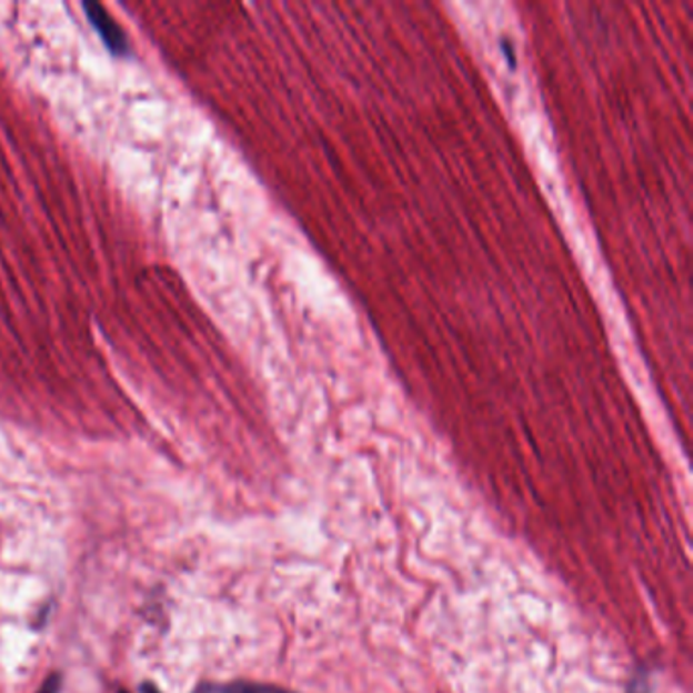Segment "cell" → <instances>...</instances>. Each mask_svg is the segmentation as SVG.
Listing matches in <instances>:
<instances>
[{"label":"cell","mask_w":693,"mask_h":693,"mask_svg":"<svg viewBox=\"0 0 693 693\" xmlns=\"http://www.w3.org/2000/svg\"><path fill=\"white\" fill-rule=\"evenodd\" d=\"M141 693H161V692H159V687H157V685H153V683H143V685H141Z\"/></svg>","instance_id":"4"},{"label":"cell","mask_w":693,"mask_h":693,"mask_svg":"<svg viewBox=\"0 0 693 693\" xmlns=\"http://www.w3.org/2000/svg\"><path fill=\"white\" fill-rule=\"evenodd\" d=\"M220 693H289L285 690H279V687H271V685H263V683L251 682H237L230 683L227 687H222Z\"/></svg>","instance_id":"2"},{"label":"cell","mask_w":693,"mask_h":693,"mask_svg":"<svg viewBox=\"0 0 693 693\" xmlns=\"http://www.w3.org/2000/svg\"><path fill=\"white\" fill-rule=\"evenodd\" d=\"M61 692V675L60 673H53L49 675L46 683L39 687L37 693H60Z\"/></svg>","instance_id":"3"},{"label":"cell","mask_w":693,"mask_h":693,"mask_svg":"<svg viewBox=\"0 0 693 693\" xmlns=\"http://www.w3.org/2000/svg\"><path fill=\"white\" fill-rule=\"evenodd\" d=\"M84 11L92 27L97 29L98 36L104 41V46H107L112 53H119V56L120 53H127L129 41H127V36L122 33L119 23H114L112 17H110L100 4H97V2H86Z\"/></svg>","instance_id":"1"},{"label":"cell","mask_w":693,"mask_h":693,"mask_svg":"<svg viewBox=\"0 0 693 693\" xmlns=\"http://www.w3.org/2000/svg\"><path fill=\"white\" fill-rule=\"evenodd\" d=\"M119 693H129V692H124V690H122V692H119Z\"/></svg>","instance_id":"5"}]
</instances>
